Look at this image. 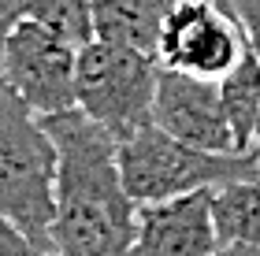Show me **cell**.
Masks as SVG:
<instances>
[{
  "mask_svg": "<svg viewBox=\"0 0 260 256\" xmlns=\"http://www.w3.org/2000/svg\"><path fill=\"white\" fill-rule=\"evenodd\" d=\"M75 60L78 49L34 19H15L0 52V82L38 115L75 108Z\"/></svg>",
  "mask_w": 260,
  "mask_h": 256,
  "instance_id": "5b68a950",
  "label": "cell"
},
{
  "mask_svg": "<svg viewBox=\"0 0 260 256\" xmlns=\"http://www.w3.org/2000/svg\"><path fill=\"white\" fill-rule=\"evenodd\" d=\"M19 15L49 26L52 33H60L63 41H71L75 49L93 41L89 0H19Z\"/></svg>",
  "mask_w": 260,
  "mask_h": 256,
  "instance_id": "7c38bea8",
  "label": "cell"
},
{
  "mask_svg": "<svg viewBox=\"0 0 260 256\" xmlns=\"http://www.w3.org/2000/svg\"><path fill=\"white\" fill-rule=\"evenodd\" d=\"M0 256H52V252H45L41 245H34L15 223H8V219L0 215Z\"/></svg>",
  "mask_w": 260,
  "mask_h": 256,
  "instance_id": "5bb4252c",
  "label": "cell"
},
{
  "mask_svg": "<svg viewBox=\"0 0 260 256\" xmlns=\"http://www.w3.org/2000/svg\"><path fill=\"white\" fill-rule=\"evenodd\" d=\"M149 123L193 149H205V153H238L219 100V86L208 78L160 67Z\"/></svg>",
  "mask_w": 260,
  "mask_h": 256,
  "instance_id": "52a82bcc",
  "label": "cell"
},
{
  "mask_svg": "<svg viewBox=\"0 0 260 256\" xmlns=\"http://www.w3.org/2000/svg\"><path fill=\"white\" fill-rule=\"evenodd\" d=\"M115 164L123 190L134 204H156L260 174L249 153H205L164 134L152 123L115 141Z\"/></svg>",
  "mask_w": 260,
  "mask_h": 256,
  "instance_id": "3957f363",
  "label": "cell"
},
{
  "mask_svg": "<svg viewBox=\"0 0 260 256\" xmlns=\"http://www.w3.org/2000/svg\"><path fill=\"white\" fill-rule=\"evenodd\" d=\"M219 4L238 22V30L245 38V49L260 60V0H219Z\"/></svg>",
  "mask_w": 260,
  "mask_h": 256,
  "instance_id": "4fadbf2b",
  "label": "cell"
},
{
  "mask_svg": "<svg viewBox=\"0 0 260 256\" xmlns=\"http://www.w3.org/2000/svg\"><path fill=\"white\" fill-rule=\"evenodd\" d=\"M156 75V56L93 38L78 49L75 60V108L115 141H123L149 123Z\"/></svg>",
  "mask_w": 260,
  "mask_h": 256,
  "instance_id": "277c9868",
  "label": "cell"
},
{
  "mask_svg": "<svg viewBox=\"0 0 260 256\" xmlns=\"http://www.w3.org/2000/svg\"><path fill=\"white\" fill-rule=\"evenodd\" d=\"M22 19L19 15V0H0V52H4V38L11 30V22Z\"/></svg>",
  "mask_w": 260,
  "mask_h": 256,
  "instance_id": "9a60e30c",
  "label": "cell"
},
{
  "mask_svg": "<svg viewBox=\"0 0 260 256\" xmlns=\"http://www.w3.org/2000/svg\"><path fill=\"white\" fill-rule=\"evenodd\" d=\"M212 219L223 245L260 249V174L212 190Z\"/></svg>",
  "mask_w": 260,
  "mask_h": 256,
  "instance_id": "30bf717a",
  "label": "cell"
},
{
  "mask_svg": "<svg viewBox=\"0 0 260 256\" xmlns=\"http://www.w3.org/2000/svg\"><path fill=\"white\" fill-rule=\"evenodd\" d=\"M223 241L212 219V190L138 204L130 256H216Z\"/></svg>",
  "mask_w": 260,
  "mask_h": 256,
  "instance_id": "ba28073f",
  "label": "cell"
},
{
  "mask_svg": "<svg viewBox=\"0 0 260 256\" xmlns=\"http://www.w3.org/2000/svg\"><path fill=\"white\" fill-rule=\"evenodd\" d=\"M56 145L52 256H130L138 204L126 197L115 137L78 108L41 115Z\"/></svg>",
  "mask_w": 260,
  "mask_h": 256,
  "instance_id": "6da1fadb",
  "label": "cell"
},
{
  "mask_svg": "<svg viewBox=\"0 0 260 256\" xmlns=\"http://www.w3.org/2000/svg\"><path fill=\"white\" fill-rule=\"evenodd\" d=\"M245 52V38L219 0H175L156 33V63L219 82Z\"/></svg>",
  "mask_w": 260,
  "mask_h": 256,
  "instance_id": "8992f818",
  "label": "cell"
},
{
  "mask_svg": "<svg viewBox=\"0 0 260 256\" xmlns=\"http://www.w3.org/2000/svg\"><path fill=\"white\" fill-rule=\"evenodd\" d=\"M175 0H89L93 38L156 56V33Z\"/></svg>",
  "mask_w": 260,
  "mask_h": 256,
  "instance_id": "9c48e42d",
  "label": "cell"
},
{
  "mask_svg": "<svg viewBox=\"0 0 260 256\" xmlns=\"http://www.w3.org/2000/svg\"><path fill=\"white\" fill-rule=\"evenodd\" d=\"M249 156H253V164L260 171V119H256V130H253V141H249Z\"/></svg>",
  "mask_w": 260,
  "mask_h": 256,
  "instance_id": "2e32d148",
  "label": "cell"
},
{
  "mask_svg": "<svg viewBox=\"0 0 260 256\" xmlns=\"http://www.w3.org/2000/svg\"><path fill=\"white\" fill-rule=\"evenodd\" d=\"M56 145L41 119L0 82V215L52 252Z\"/></svg>",
  "mask_w": 260,
  "mask_h": 256,
  "instance_id": "7a4b0ae2",
  "label": "cell"
},
{
  "mask_svg": "<svg viewBox=\"0 0 260 256\" xmlns=\"http://www.w3.org/2000/svg\"><path fill=\"white\" fill-rule=\"evenodd\" d=\"M216 86H219V100H223V112H227V123L234 134V149L249 153V141L260 119V60L245 49L242 60Z\"/></svg>",
  "mask_w": 260,
  "mask_h": 256,
  "instance_id": "8fae6325",
  "label": "cell"
}]
</instances>
